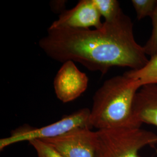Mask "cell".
Here are the masks:
<instances>
[{"instance_id":"cell-1","label":"cell","mask_w":157,"mask_h":157,"mask_svg":"<svg viewBox=\"0 0 157 157\" xmlns=\"http://www.w3.org/2000/svg\"><path fill=\"white\" fill-rule=\"evenodd\" d=\"M38 44L52 59L76 62L102 75L113 67L137 70L148 61L143 46L135 39L133 23L123 11L100 28H49Z\"/></svg>"},{"instance_id":"cell-2","label":"cell","mask_w":157,"mask_h":157,"mask_svg":"<svg viewBox=\"0 0 157 157\" xmlns=\"http://www.w3.org/2000/svg\"><path fill=\"white\" fill-rule=\"evenodd\" d=\"M141 87L137 80L124 73L105 80L93 96L90 124L97 130L117 128H140L133 106Z\"/></svg>"},{"instance_id":"cell-3","label":"cell","mask_w":157,"mask_h":157,"mask_svg":"<svg viewBox=\"0 0 157 157\" xmlns=\"http://www.w3.org/2000/svg\"><path fill=\"white\" fill-rule=\"evenodd\" d=\"M98 157H140L139 152L157 144V135L140 128L97 130Z\"/></svg>"},{"instance_id":"cell-4","label":"cell","mask_w":157,"mask_h":157,"mask_svg":"<svg viewBox=\"0 0 157 157\" xmlns=\"http://www.w3.org/2000/svg\"><path fill=\"white\" fill-rule=\"evenodd\" d=\"M90 109L87 108L80 109L62 117L52 124L41 128H33L27 124L12 131L10 136L0 140V150L14 144L23 141L44 140L58 137L74 129L89 128Z\"/></svg>"},{"instance_id":"cell-5","label":"cell","mask_w":157,"mask_h":157,"mask_svg":"<svg viewBox=\"0 0 157 157\" xmlns=\"http://www.w3.org/2000/svg\"><path fill=\"white\" fill-rule=\"evenodd\" d=\"M43 141L65 157H98L97 131L89 128H77L58 137Z\"/></svg>"},{"instance_id":"cell-6","label":"cell","mask_w":157,"mask_h":157,"mask_svg":"<svg viewBox=\"0 0 157 157\" xmlns=\"http://www.w3.org/2000/svg\"><path fill=\"white\" fill-rule=\"evenodd\" d=\"M89 78L80 71L75 62H63L54 79L56 97L63 103L74 101L82 95L88 87Z\"/></svg>"},{"instance_id":"cell-7","label":"cell","mask_w":157,"mask_h":157,"mask_svg":"<svg viewBox=\"0 0 157 157\" xmlns=\"http://www.w3.org/2000/svg\"><path fill=\"white\" fill-rule=\"evenodd\" d=\"M102 25L101 15L93 0H80L73 8L61 13L49 28L90 29L100 28Z\"/></svg>"},{"instance_id":"cell-8","label":"cell","mask_w":157,"mask_h":157,"mask_svg":"<svg viewBox=\"0 0 157 157\" xmlns=\"http://www.w3.org/2000/svg\"><path fill=\"white\" fill-rule=\"evenodd\" d=\"M133 111L140 124L157 127V84L141 87L136 95Z\"/></svg>"},{"instance_id":"cell-9","label":"cell","mask_w":157,"mask_h":157,"mask_svg":"<svg viewBox=\"0 0 157 157\" xmlns=\"http://www.w3.org/2000/svg\"><path fill=\"white\" fill-rule=\"evenodd\" d=\"M124 73L137 80L141 87L157 84V54L151 56L143 67L137 70H129Z\"/></svg>"},{"instance_id":"cell-10","label":"cell","mask_w":157,"mask_h":157,"mask_svg":"<svg viewBox=\"0 0 157 157\" xmlns=\"http://www.w3.org/2000/svg\"><path fill=\"white\" fill-rule=\"evenodd\" d=\"M95 7L105 21H111L115 19L123 11L120 4L117 0H93Z\"/></svg>"},{"instance_id":"cell-11","label":"cell","mask_w":157,"mask_h":157,"mask_svg":"<svg viewBox=\"0 0 157 157\" xmlns=\"http://www.w3.org/2000/svg\"><path fill=\"white\" fill-rule=\"evenodd\" d=\"M131 2L139 21L151 17L157 6V0H132Z\"/></svg>"},{"instance_id":"cell-12","label":"cell","mask_w":157,"mask_h":157,"mask_svg":"<svg viewBox=\"0 0 157 157\" xmlns=\"http://www.w3.org/2000/svg\"><path fill=\"white\" fill-rule=\"evenodd\" d=\"M151 33L143 46L147 56H152L157 54V6L151 17Z\"/></svg>"},{"instance_id":"cell-13","label":"cell","mask_w":157,"mask_h":157,"mask_svg":"<svg viewBox=\"0 0 157 157\" xmlns=\"http://www.w3.org/2000/svg\"><path fill=\"white\" fill-rule=\"evenodd\" d=\"M34 148L38 157H65L54 147L43 140H33L29 142Z\"/></svg>"},{"instance_id":"cell-14","label":"cell","mask_w":157,"mask_h":157,"mask_svg":"<svg viewBox=\"0 0 157 157\" xmlns=\"http://www.w3.org/2000/svg\"><path fill=\"white\" fill-rule=\"evenodd\" d=\"M63 1H55L52 2V5H51L52 8H53L54 11H61V13L65 10L63 8L65 7V2Z\"/></svg>"}]
</instances>
